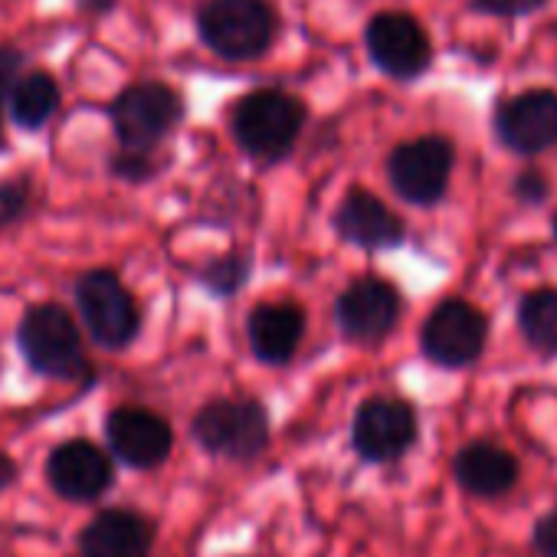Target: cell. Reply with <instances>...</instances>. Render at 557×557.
I'll list each match as a JSON object with an SVG mask.
<instances>
[{"instance_id":"obj_4","label":"cell","mask_w":557,"mask_h":557,"mask_svg":"<svg viewBox=\"0 0 557 557\" xmlns=\"http://www.w3.org/2000/svg\"><path fill=\"white\" fill-rule=\"evenodd\" d=\"M197 24L203 44L226 60H256L275 37V14L265 0H207Z\"/></svg>"},{"instance_id":"obj_29","label":"cell","mask_w":557,"mask_h":557,"mask_svg":"<svg viewBox=\"0 0 557 557\" xmlns=\"http://www.w3.org/2000/svg\"><path fill=\"white\" fill-rule=\"evenodd\" d=\"M554 236H557V213H554Z\"/></svg>"},{"instance_id":"obj_1","label":"cell","mask_w":557,"mask_h":557,"mask_svg":"<svg viewBox=\"0 0 557 557\" xmlns=\"http://www.w3.org/2000/svg\"><path fill=\"white\" fill-rule=\"evenodd\" d=\"M306 125V106L278 89H259L236 102L233 135L236 145L256 161H283Z\"/></svg>"},{"instance_id":"obj_20","label":"cell","mask_w":557,"mask_h":557,"mask_svg":"<svg viewBox=\"0 0 557 557\" xmlns=\"http://www.w3.org/2000/svg\"><path fill=\"white\" fill-rule=\"evenodd\" d=\"M518 329L541 358H557V289H534L518 306Z\"/></svg>"},{"instance_id":"obj_7","label":"cell","mask_w":557,"mask_h":557,"mask_svg":"<svg viewBox=\"0 0 557 557\" xmlns=\"http://www.w3.org/2000/svg\"><path fill=\"white\" fill-rule=\"evenodd\" d=\"M488 342V319L482 309L462 299H446L430 312L420 332V348L426 361L446 371H462L475 364Z\"/></svg>"},{"instance_id":"obj_21","label":"cell","mask_w":557,"mask_h":557,"mask_svg":"<svg viewBox=\"0 0 557 557\" xmlns=\"http://www.w3.org/2000/svg\"><path fill=\"white\" fill-rule=\"evenodd\" d=\"M246 272H249V265H246V259H243V256H226V259H216V262L203 272V283H207V289H210V293H216V296H230L233 289H239V286H243Z\"/></svg>"},{"instance_id":"obj_2","label":"cell","mask_w":557,"mask_h":557,"mask_svg":"<svg viewBox=\"0 0 557 557\" xmlns=\"http://www.w3.org/2000/svg\"><path fill=\"white\" fill-rule=\"evenodd\" d=\"M194 443L230 462H252L269 446V410L252 397H223L197 410L190 423Z\"/></svg>"},{"instance_id":"obj_16","label":"cell","mask_w":557,"mask_h":557,"mask_svg":"<svg viewBox=\"0 0 557 557\" xmlns=\"http://www.w3.org/2000/svg\"><path fill=\"white\" fill-rule=\"evenodd\" d=\"M79 557H151L154 521L135 508H102L76 537Z\"/></svg>"},{"instance_id":"obj_13","label":"cell","mask_w":557,"mask_h":557,"mask_svg":"<svg viewBox=\"0 0 557 557\" xmlns=\"http://www.w3.org/2000/svg\"><path fill=\"white\" fill-rule=\"evenodd\" d=\"M368 53L394 79H417L430 60V37L410 14H377L368 24Z\"/></svg>"},{"instance_id":"obj_25","label":"cell","mask_w":557,"mask_h":557,"mask_svg":"<svg viewBox=\"0 0 557 557\" xmlns=\"http://www.w3.org/2000/svg\"><path fill=\"white\" fill-rule=\"evenodd\" d=\"M515 197L524 200V203H541L547 197V177H541L537 171H524L521 177H515L511 184Z\"/></svg>"},{"instance_id":"obj_8","label":"cell","mask_w":557,"mask_h":557,"mask_svg":"<svg viewBox=\"0 0 557 557\" xmlns=\"http://www.w3.org/2000/svg\"><path fill=\"white\" fill-rule=\"evenodd\" d=\"M181 115H184L181 96L164 83H138L125 89L112 106L115 135L128 151H148L161 145L171 135V128L181 122Z\"/></svg>"},{"instance_id":"obj_15","label":"cell","mask_w":557,"mask_h":557,"mask_svg":"<svg viewBox=\"0 0 557 557\" xmlns=\"http://www.w3.org/2000/svg\"><path fill=\"white\" fill-rule=\"evenodd\" d=\"M495 132L515 154H541L557 145V92L531 89L498 106Z\"/></svg>"},{"instance_id":"obj_6","label":"cell","mask_w":557,"mask_h":557,"mask_svg":"<svg viewBox=\"0 0 557 557\" xmlns=\"http://www.w3.org/2000/svg\"><path fill=\"white\" fill-rule=\"evenodd\" d=\"M76 306L96 345L109 351H122L138 338V329H141L138 306L115 272L109 269L86 272L76 283Z\"/></svg>"},{"instance_id":"obj_3","label":"cell","mask_w":557,"mask_h":557,"mask_svg":"<svg viewBox=\"0 0 557 557\" xmlns=\"http://www.w3.org/2000/svg\"><path fill=\"white\" fill-rule=\"evenodd\" d=\"M17 345L30 371L53 381H86L89 358L83 351V335L66 309L34 306L17 329Z\"/></svg>"},{"instance_id":"obj_14","label":"cell","mask_w":557,"mask_h":557,"mask_svg":"<svg viewBox=\"0 0 557 557\" xmlns=\"http://www.w3.org/2000/svg\"><path fill=\"white\" fill-rule=\"evenodd\" d=\"M453 482L459 492L479 502H495L505 498L518 488L521 482V462L511 449L492 440H472L456 449L453 462Z\"/></svg>"},{"instance_id":"obj_17","label":"cell","mask_w":557,"mask_h":557,"mask_svg":"<svg viewBox=\"0 0 557 557\" xmlns=\"http://www.w3.org/2000/svg\"><path fill=\"white\" fill-rule=\"evenodd\" d=\"M246 332L262 364H289L306 335V312L296 302H265L249 312Z\"/></svg>"},{"instance_id":"obj_5","label":"cell","mask_w":557,"mask_h":557,"mask_svg":"<svg viewBox=\"0 0 557 557\" xmlns=\"http://www.w3.org/2000/svg\"><path fill=\"white\" fill-rule=\"evenodd\" d=\"M420 440V417L400 397H368L351 420V449L368 466L400 462Z\"/></svg>"},{"instance_id":"obj_24","label":"cell","mask_w":557,"mask_h":557,"mask_svg":"<svg viewBox=\"0 0 557 557\" xmlns=\"http://www.w3.org/2000/svg\"><path fill=\"white\" fill-rule=\"evenodd\" d=\"M27 213V190L21 184H0V223H14Z\"/></svg>"},{"instance_id":"obj_12","label":"cell","mask_w":557,"mask_h":557,"mask_svg":"<svg viewBox=\"0 0 557 557\" xmlns=\"http://www.w3.org/2000/svg\"><path fill=\"white\" fill-rule=\"evenodd\" d=\"M335 315H338V329L348 342L355 345H381L394 329H397V319H400V296L391 283L384 278H358L351 283L338 306H335Z\"/></svg>"},{"instance_id":"obj_10","label":"cell","mask_w":557,"mask_h":557,"mask_svg":"<svg viewBox=\"0 0 557 557\" xmlns=\"http://www.w3.org/2000/svg\"><path fill=\"white\" fill-rule=\"evenodd\" d=\"M106 443L122 466L148 472L168 462L174 449V430L148 407H115L106 417Z\"/></svg>"},{"instance_id":"obj_19","label":"cell","mask_w":557,"mask_h":557,"mask_svg":"<svg viewBox=\"0 0 557 557\" xmlns=\"http://www.w3.org/2000/svg\"><path fill=\"white\" fill-rule=\"evenodd\" d=\"M60 109V86L50 73H27L11 86V115L21 128H40Z\"/></svg>"},{"instance_id":"obj_27","label":"cell","mask_w":557,"mask_h":557,"mask_svg":"<svg viewBox=\"0 0 557 557\" xmlns=\"http://www.w3.org/2000/svg\"><path fill=\"white\" fill-rule=\"evenodd\" d=\"M17 73H21V53L4 47V50H0V96H4L14 86Z\"/></svg>"},{"instance_id":"obj_18","label":"cell","mask_w":557,"mask_h":557,"mask_svg":"<svg viewBox=\"0 0 557 557\" xmlns=\"http://www.w3.org/2000/svg\"><path fill=\"white\" fill-rule=\"evenodd\" d=\"M335 230L345 243H355L361 249H391L404 243V223L397 213H391L374 194L368 190H351L338 213H335Z\"/></svg>"},{"instance_id":"obj_9","label":"cell","mask_w":557,"mask_h":557,"mask_svg":"<svg viewBox=\"0 0 557 557\" xmlns=\"http://www.w3.org/2000/svg\"><path fill=\"white\" fill-rule=\"evenodd\" d=\"M453 161V141H446L443 135H423L417 141H404L400 148H394L387 161V177L404 200L430 207L446 194Z\"/></svg>"},{"instance_id":"obj_28","label":"cell","mask_w":557,"mask_h":557,"mask_svg":"<svg viewBox=\"0 0 557 557\" xmlns=\"http://www.w3.org/2000/svg\"><path fill=\"white\" fill-rule=\"evenodd\" d=\"M17 475H21L17 462H14L8 453H0V495H4V492L17 482Z\"/></svg>"},{"instance_id":"obj_22","label":"cell","mask_w":557,"mask_h":557,"mask_svg":"<svg viewBox=\"0 0 557 557\" xmlns=\"http://www.w3.org/2000/svg\"><path fill=\"white\" fill-rule=\"evenodd\" d=\"M528 547H531L534 557H557V505L547 508V511H541L531 521Z\"/></svg>"},{"instance_id":"obj_26","label":"cell","mask_w":557,"mask_h":557,"mask_svg":"<svg viewBox=\"0 0 557 557\" xmlns=\"http://www.w3.org/2000/svg\"><path fill=\"white\" fill-rule=\"evenodd\" d=\"M115 171H119L122 177L141 181V177H148V174H151V164H148L145 151H128L125 158H119V161H115Z\"/></svg>"},{"instance_id":"obj_23","label":"cell","mask_w":557,"mask_h":557,"mask_svg":"<svg viewBox=\"0 0 557 557\" xmlns=\"http://www.w3.org/2000/svg\"><path fill=\"white\" fill-rule=\"evenodd\" d=\"M547 4V0H475V8L495 17H524Z\"/></svg>"},{"instance_id":"obj_11","label":"cell","mask_w":557,"mask_h":557,"mask_svg":"<svg viewBox=\"0 0 557 557\" xmlns=\"http://www.w3.org/2000/svg\"><path fill=\"white\" fill-rule=\"evenodd\" d=\"M47 485L66 502H96L115 485V462L89 440H66L47 456Z\"/></svg>"}]
</instances>
